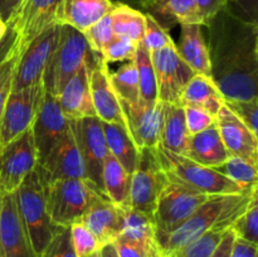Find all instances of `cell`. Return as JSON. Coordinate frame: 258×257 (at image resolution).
<instances>
[{"mask_svg":"<svg viewBox=\"0 0 258 257\" xmlns=\"http://www.w3.org/2000/svg\"><path fill=\"white\" fill-rule=\"evenodd\" d=\"M140 5L155 19L159 17L180 25H203L196 0H141Z\"/></svg>","mask_w":258,"mask_h":257,"instance_id":"cell-28","label":"cell"},{"mask_svg":"<svg viewBox=\"0 0 258 257\" xmlns=\"http://www.w3.org/2000/svg\"><path fill=\"white\" fill-rule=\"evenodd\" d=\"M136 43L133 40L123 37H113V39L103 48L101 57L106 63L108 62H128L133 60L135 57L136 49H138Z\"/></svg>","mask_w":258,"mask_h":257,"instance_id":"cell-42","label":"cell"},{"mask_svg":"<svg viewBox=\"0 0 258 257\" xmlns=\"http://www.w3.org/2000/svg\"><path fill=\"white\" fill-rule=\"evenodd\" d=\"M158 83V97L163 103H178L184 88L196 75L176 50L175 43L150 52Z\"/></svg>","mask_w":258,"mask_h":257,"instance_id":"cell-11","label":"cell"},{"mask_svg":"<svg viewBox=\"0 0 258 257\" xmlns=\"http://www.w3.org/2000/svg\"><path fill=\"white\" fill-rule=\"evenodd\" d=\"M206 27L211 78L224 101L257 98L258 25L239 19L226 7Z\"/></svg>","mask_w":258,"mask_h":257,"instance_id":"cell-1","label":"cell"},{"mask_svg":"<svg viewBox=\"0 0 258 257\" xmlns=\"http://www.w3.org/2000/svg\"><path fill=\"white\" fill-rule=\"evenodd\" d=\"M3 25H5V23H4V22H3V20H2V19H0V27H3Z\"/></svg>","mask_w":258,"mask_h":257,"instance_id":"cell-56","label":"cell"},{"mask_svg":"<svg viewBox=\"0 0 258 257\" xmlns=\"http://www.w3.org/2000/svg\"><path fill=\"white\" fill-rule=\"evenodd\" d=\"M179 103L183 107L188 106L206 111L216 118L224 105V98L211 77L196 73L184 88Z\"/></svg>","mask_w":258,"mask_h":257,"instance_id":"cell-26","label":"cell"},{"mask_svg":"<svg viewBox=\"0 0 258 257\" xmlns=\"http://www.w3.org/2000/svg\"><path fill=\"white\" fill-rule=\"evenodd\" d=\"M118 237L145 242V243H154L155 238H154L153 219L134 209L126 208L125 226Z\"/></svg>","mask_w":258,"mask_h":257,"instance_id":"cell-35","label":"cell"},{"mask_svg":"<svg viewBox=\"0 0 258 257\" xmlns=\"http://www.w3.org/2000/svg\"><path fill=\"white\" fill-rule=\"evenodd\" d=\"M113 5L115 3L111 0H60L57 8V23L85 32L110 14Z\"/></svg>","mask_w":258,"mask_h":257,"instance_id":"cell-23","label":"cell"},{"mask_svg":"<svg viewBox=\"0 0 258 257\" xmlns=\"http://www.w3.org/2000/svg\"><path fill=\"white\" fill-rule=\"evenodd\" d=\"M0 247L4 257H35L18 213L14 193H0Z\"/></svg>","mask_w":258,"mask_h":257,"instance_id":"cell-19","label":"cell"},{"mask_svg":"<svg viewBox=\"0 0 258 257\" xmlns=\"http://www.w3.org/2000/svg\"><path fill=\"white\" fill-rule=\"evenodd\" d=\"M155 151L168 178L175 179L201 193L207 196L247 193V190L214 168L201 165L186 156L171 153L160 145L156 146Z\"/></svg>","mask_w":258,"mask_h":257,"instance_id":"cell-6","label":"cell"},{"mask_svg":"<svg viewBox=\"0 0 258 257\" xmlns=\"http://www.w3.org/2000/svg\"><path fill=\"white\" fill-rule=\"evenodd\" d=\"M97 254H98V252L97 253H93V254H91V256H87V257H97Z\"/></svg>","mask_w":258,"mask_h":257,"instance_id":"cell-55","label":"cell"},{"mask_svg":"<svg viewBox=\"0 0 258 257\" xmlns=\"http://www.w3.org/2000/svg\"><path fill=\"white\" fill-rule=\"evenodd\" d=\"M214 169L238 184L244 190L249 191L257 188V166L243 159L231 156L222 165Z\"/></svg>","mask_w":258,"mask_h":257,"instance_id":"cell-34","label":"cell"},{"mask_svg":"<svg viewBox=\"0 0 258 257\" xmlns=\"http://www.w3.org/2000/svg\"><path fill=\"white\" fill-rule=\"evenodd\" d=\"M138 3H139V4H140V3H141V0H138Z\"/></svg>","mask_w":258,"mask_h":257,"instance_id":"cell-59","label":"cell"},{"mask_svg":"<svg viewBox=\"0 0 258 257\" xmlns=\"http://www.w3.org/2000/svg\"><path fill=\"white\" fill-rule=\"evenodd\" d=\"M97 257H100V251H98V254H97Z\"/></svg>","mask_w":258,"mask_h":257,"instance_id":"cell-58","label":"cell"},{"mask_svg":"<svg viewBox=\"0 0 258 257\" xmlns=\"http://www.w3.org/2000/svg\"><path fill=\"white\" fill-rule=\"evenodd\" d=\"M5 25L7 27H5L2 38H0V66L9 57L10 53L14 50L15 45H17V34H15V30L13 29L10 23H7Z\"/></svg>","mask_w":258,"mask_h":257,"instance_id":"cell-49","label":"cell"},{"mask_svg":"<svg viewBox=\"0 0 258 257\" xmlns=\"http://www.w3.org/2000/svg\"><path fill=\"white\" fill-rule=\"evenodd\" d=\"M149 257H160V253H159V249H158V247H156V244L153 247V249H151Z\"/></svg>","mask_w":258,"mask_h":257,"instance_id":"cell-54","label":"cell"},{"mask_svg":"<svg viewBox=\"0 0 258 257\" xmlns=\"http://www.w3.org/2000/svg\"><path fill=\"white\" fill-rule=\"evenodd\" d=\"M42 95V82L10 91L0 120V148L30 128Z\"/></svg>","mask_w":258,"mask_h":257,"instance_id":"cell-13","label":"cell"},{"mask_svg":"<svg viewBox=\"0 0 258 257\" xmlns=\"http://www.w3.org/2000/svg\"><path fill=\"white\" fill-rule=\"evenodd\" d=\"M184 112H185L186 127H188V131L190 135L201 133V131L206 130V128H208L209 126H212L216 122V118L213 116L207 113L206 111L199 110V108L185 106L184 107Z\"/></svg>","mask_w":258,"mask_h":257,"instance_id":"cell-46","label":"cell"},{"mask_svg":"<svg viewBox=\"0 0 258 257\" xmlns=\"http://www.w3.org/2000/svg\"><path fill=\"white\" fill-rule=\"evenodd\" d=\"M229 0H196L203 25L227 7Z\"/></svg>","mask_w":258,"mask_h":257,"instance_id":"cell-48","label":"cell"},{"mask_svg":"<svg viewBox=\"0 0 258 257\" xmlns=\"http://www.w3.org/2000/svg\"><path fill=\"white\" fill-rule=\"evenodd\" d=\"M208 198L207 194L169 178L153 214L154 238L175 231Z\"/></svg>","mask_w":258,"mask_h":257,"instance_id":"cell-7","label":"cell"},{"mask_svg":"<svg viewBox=\"0 0 258 257\" xmlns=\"http://www.w3.org/2000/svg\"><path fill=\"white\" fill-rule=\"evenodd\" d=\"M103 135L107 143L108 151L121 164L128 174H133L139 160V149L136 148L127 128L117 123L101 121Z\"/></svg>","mask_w":258,"mask_h":257,"instance_id":"cell-29","label":"cell"},{"mask_svg":"<svg viewBox=\"0 0 258 257\" xmlns=\"http://www.w3.org/2000/svg\"><path fill=\"white\" fill-rule=\"evenodd\" d=\"M227 8L239 19L258 25V0H229Z\"/></svg>","mask_w":258,"mask_h":257,"instance_id":"cell-47","label":"cell"},{"mask_svg":"<svg viewBox=\"0 0 258 257\" xmlns=\"http://www.w3.org/2000/svg\"><path fill=\"white\" fill-rule=\"evenodd\" d=\"M30 128L37 150V164L44 160L49 151L70 130V120L63 113L57 97L44 88Z\"/></svg>","mask_w":258,"mask_h":257,"instance_id":"cell-14","label":"cell"},{"mask_svg":"<svg viewBox=\"0 0 258 257\" xmlns=\"http://www.w3.org/2000/svg\"><path fill=\"white\" fill-rule=\"evenodd\" d=\"M111 14L113 34L123 37L139 44L145 33V14L123 3L113 5Z\"/></svg>","mask_w":258,"mask_h":257,"instance_id":"cell-31","label":"cell"},{"mask_svg":"<svg viewBox=\"0 0 258 257\" xmlns=\"http://www.w3.org/2000/svg\"><path fill=\"white\" fill-rule=\"evenodd\" d=\"M70 127L85 166L86 178L103 191L102 169L108 155L107 143L97 116L70 120Z\"/></svg>","mask_w":258,"mask_h":257,"instance_id":"cell-9","label":"cell"},{"mask_svg":"<svg viewBox=\"0 0 258 257\" xmlns=\"http://www.w3.org/2000/svg\"><path fill=\"white\" fill-rule=\"evenodd\" d=\"M22 0H0V19L7 24Z\"/></svg>","mask_w":258,"mask_h":257,"instance_id":"cell-52","label":"cell"},{"mask_svg":"<svg viewBox=\"0 0 258 257\" xmlns=\"http://www.w3.org/2000/svg\"><path fill=\"white\" fill-rule=\"evenodd\" d=\"M133 60L135 62L136 70H138L140 100L146 103L159 102L155 70H154L150 52L144 47L143 43H139Z\"/></svg>","mask_w":258,"mask_h":257,"instance_id":"cell-32","label":"cell"},{"mask_svg":"<svg viewBox=\"0 0 258 257\" xmlns=\"http://www.w3.org/2000/svg\"><path fill=\"white\" fill-rule=\"evenodd\" d=\"M0 257H4V254H3V251H2V247H0Z\"/></svg>","mask_w":258,"mask_h":257,"instance_id":"cell-57","label":"cell"},{"mask_svg":"<svg viewBox=\"0 0 258 257\" xmlns=\"http://www.w3.org/2000/svg\"><path fill=\"white\" fill-rule=\"evenodd\" d=\"M59 30L60 24L58 23L50 25L19 54L13 75L12 90H22L42 82L43 72L57 47Z\"/></svg>","mask_w":258,"mask_h":257,"instance_id":"cell-12","label":"cell"},{"mask_svg":"<svg viewBox=\"0 0 258 257\" xmlns=\"http://www.w3.org/2000/svg\"><path fill=\"white\" fill-rule=\"evenodd\" d=\"M203 25L181 24L180 40L175 44L179 55L197 73L211 77V62Z\"/></svg>","mask_w":258,"mask_h":257,"instance_id":"cell-25","label":"cell"},{"mask_svg":"<svg viewBox=\"0 0 258 257\" xmlns=\"http://www.w3.org/2000/svg\"><path fill=\"white\" fill-rule=\"evenodd\" d=\"M103 193L111 202L122 208H130L128 197H130L131 174H128L115 159V156H106L102 169Z\"/></svg>","mask_w":258,"mask_h":257,"instance_id":"cell-30","label":"cell"},{"mask_svg":"<svg viewBox=\"0 0 258 257\" xmlns=\"http://www.w3.org/2000/svg\"><path fill=\"white\" fill-rule=\"evenodd\" d=\"M224 106L243 121L249 130L258 133V97L247 101H224Z\"/></svg>","mask_w":258,"mask_h":257,"instance_id":"cell-43","label":"cell"},{"mask_svg":"<svg viewBox=\"0 0 258 257\" xmlns=\"http://www.w3.org/2000/svg\"><path fill=\"white\" fill-rule=\"evenodd\" d=\"M229 228L237 238L244 239L249 243L258 244V197L252 198L246 211L232 223Z\"/></svg>","mask_w":258,"mask_h":257,"instance_id":"cell-37","label":"cell"},{"mask_svg":"<svg viewBox=\"0 0 258 257\" xmlns=\"http://www.w3.org/2000/svg\"><path fill=\"white\" fill-rule=\"evenodd\" d=\"M85 35L86 40H87L88 45L91 49L95 53L101 55L103 48L113 39L115 34H113L112 29V20H111V14L105 15L102 19L98 20L93 25H91L88 29L82 32Z\"/></svg>","mask_w":258,"mask_h":257,"instance_id":"cell-38","label":"cell"},{"mask_svg":"<svg viewBox=\"0 0 258 257\" xmlns=\"http://www.w3.org/2000/svg\"><path fill=\"white\" fill-rule=\"evenodd\" d=\"M110 82L120 100L128 103H135L140 100L139 76L134 60H128L116 72L110 73Z\"/></svg>","mask_w":258,"mask_h":257,"instance_id":"cell-33","label":"cell"},{"mask_svg":"<svg viewBox=\"0 0 258 257\" xmlns=\"http://www.w3.org/2000/svg\"><path fill=\"white\" fill-rule=\"evenodd\" d=\"M234 238H236V234L233 233V231L231 228L227 229L211 257H229Z\"/></svg>","mask_w":258,"mask_h":257,"instance_id":"cell-51","label":"cell"},{"mask_svg":"<svg viewBox=\"0 0 258 257\" xmlns=\"http://www.w3.org/2000/svg\"><path fill=\"white\" fill-rule=\"evenodd\" d=\"M168 183L169 178L161 168L155 148L140 149L138 165L131 174L130 208L153 219L159 197Z\"/></svg>","mask_w":258,"mask_h":257,"instance_id":"cell-8","label":"cell"},{"mask_svg":"<svg viewBox=\"0 0 258 257\" xmlns=\"http://www.w3.org/2000/svg\"><path fill=\"white\" fill-rule=\"evenodd\" d=\"M18 57H19V53H18L17 45H15L14 50L0 66V120H2L7 98L12 91L13 75H14V68L17 65Z\"/></svg>","mask_w":258,"mask_h":257,"instance_id":"cell-44","label":"cell"},{"mask_svg":"<svg viewBox=\"0 0 258 257\" xmlns=\"http://www.w3.org/2000/svg\"><path fill=\"white\" fill-rule=\"evenodd\" d=\"M71 239L77 257H87L100 251L101 246L90 229L81 221L71 224Z\"/></svg>","mask_w":258,"mask_h":257,"instance_id":"cell-40","label":"cell"},{"mask_svg":"<svg viewBox=\"0 0 258 257\" xmlns=\"http://www.w3.org/2000/svg\"><path fill=\"white\" fill-rule=\"evenodd\" d=\"M258 244L249 243L241 238H234L229 257H257Z\"/></svg>","mask_w":258,"mask_h":257,"instance_id":"cell-50","label":"cell"},{"mask_svg":"<svg viewBox=\"0 0 258 257\" xmlns=\"http://www.w3.org/2000/svg\"><path fill=\"white\" fill-rule=\"evenodd\" d=\"M101 58L88 45L82 32L60 24L59 39L43 72V88L57 96L68 80L85 65H96Z\"/></svg>","mask_w":258,"mask_h":257,"instance_id":"cell-3","label":"cell"},{"mask_svg":"<svg viewBox=\"0 0 258 257\" xmlns=\"http://www.w3.org/2000/svg\"><path fill=\"white\" fill-rule=\"evenodd\" d=\"M257 189L247 193L209 196L175 231L165 236L155 237V244L160 256H165L186 246L209 231H227L246 211L252 198L257 194Z\"/></svg>","mask_w":258,"mask_h":257,"instance_id":"cell-2","label":"cell"},{"mask_svg":"<svg viewBox=\"0 0 258 257\" xmlns=\"http://www.w3.org/2000/svg\"><path fill=\"white\" fill-rule=\"evenodd\" d=\"M43 186L49 218L55 226L81 221L90 207L106 194L87 178L59 179Z\"/></svg>","mask_w":258,"mask_h":257,"instance_id":"cell-4","label":"cell"},{"mask_svg":"<svg viewBox=\"0 0 258 257\" xmlns=\"http://www.w3.org/2000/svg\"><path fill=\"white\" fill-rule=\"evenodd\" d=\"M126 208L111 202L107 197L98 198L90 207L81 222L95 236L100 246L112 243L125 226Z\"/></svg>","mask_w":258,"mask_h":257,"instance_id":"cell-21","label":"cell"},{"mask_svg":"<svg viewBox=\"0 0 258 257\" xmlns=\"http://www.w3.org/2000/svg\"><path fill=\"white\" fill-rule=\"evenodd\" d=\"M60 0H22L12 15L10 23L17 34L18 53L57 23V8Z\"/></svg>","mask_w":258,"mask_h":257,"instance_id":"cell-15","label":"cell"},{"mask_svg":"<svg viewBox=\"0 0 258 257\" xmlns=\"http://www.w3.org/2000/svg\"><path fill=\"white\" fill-rule=\"evenodd\" d=\"M100 257H118L113 243H107L100 248Z\"/></svg>","mask_w":258,"mask_h":257,"instance_id":"cell-53","label":"cell"},{"mask_svg":"<svg viewBox=\"0 0 258 257\" xmlns=\"http://www.w3.org/2000/svg\"><path fill=\"white\" fill-rule=\"evenodd\" d=\"M35 257H77L71 239V227L57 226L49 243Z\"/></svg>","mask_w":258,"mask_h":257,"instance_id":"cell-39","label":"cell"},{"mask_svg":"<svg viewBox=\"0 0 258 257\" xmlns=\"http://www.w3.org/2000/svg\"><path fill=\"white\" fill-rule=\"evenodd\" d=\"M37 166L32 128L0 148V193H14Z\"/></svg>","mask_w":258,"mask_h":257,"instance_id":"cell-10","label":"cell"},{"mask_svg":"<svg viewBox=\"0 0 258 257\" xmlns=\"http://www.w3.org/2000/svg\"><path fill=\"white\" fill-rule=\"evenodd\" d=\"M90 90L96 116L103 122L117 123L126 127L120 100L111 85L110 71L102 57L90 71Z\"/></svg>","mask_w":258,"mask_h":257,"instance_id":"cell-20","label":"cell"},{"mask_svg":"<svg viewBox=\"0 0 258 257\" xmlns=\"http://www.w3.org/2000/svg\"><path fill=\"white\" fill-rule=\"evenodd\" d=\"M144 47L149 52L159 50L161 48H165L168 45L173 44V39L168 34L163 25L158 22L154 17L146 13L145 14V33H144L143 42Z\"/></svg>","mask_w":258,"mask_h":257,"instance_id":"cell-41","label":"cell"},{"mask_svg":"<svg viewBox=\"0 0 258 257\" xmlns=\"http://www.w3.org/2000/svg\"><path fill=\"white\" fill-rule=\"evenodd\" d=\"M224 232L226 231H218V229L209 231L186 246L160 257H211Z\"/></svg>","mask_w":258,"mask_h":257,"instance_id":"cell-36","label":"cell"},{"mask_svg":"<svg viewBox=\"0 0 258 257\" xmlns=\"http://www.w3.org/2000/svg\"><path fill=\"white\" fill-rule=\"evenodd\" d=\"M15 203L22 223L29 238L34 256H38L49 243L57 226L50 221L45 206L43 186L34 170L25 176L14 191Z\"/></svg>","mask_w":258,"mask_h":257,"instance_id":"cell-5","label":"cell"},{"mask_svg":"<svg viewBox=\"0 0 258 257\" xmlns=\"http://www.w3.org/2000/svg\"><path fill=\"white\" fill-rule=\"evenodd\" d=\"M189 139L190 134L186 127L183 106L178 103H163V127L159 145L171 153L184 155Z\"/></svg>","mask_w":258,"mask_h":257,"instance_id":"cell-27","label":"cell"},{"mask_svg":"<svg viewBox=\"0 0 258 257\" xmlns=\"http://www.w3.org/2000/svg\"><path fill=\"white\" fill-rule=\"evenodd\" d=\"M0 38H2V37H0Z\"/></svg>","mask_w":258,"mask_h":257,"instance_id":"cell-60","label":"cell"},{"mask_svg":"<svg viewBox=\"0 0 258 257\" xmlns=\"http://www.w3.org/2000/svg\"><path fill=\"white\" fill-rule=\"evenodd\" d=\"M219 135L231 156L258 165V138L228 107L222 106L216 117Z\"/></svg>","mask_w":258,"mask_h":257,"instance_id":"cell-18","label":"cell"},{"mask_svg":"<svg viewBox=\"0 0 258 257\" xmlns=\"http://www.w3.org/2000/svg\"><path fill=\"white\" fill-rule=\"evenodd\" d=\"M120 100V98H118ZM126 127L136 148H156L160 144L163 127V103H146L139 100L128 103L120 100Z\"/></svg>","mask_w":258,"mask_h":257,"instance_id":"cell-16","label":"cell"},{"mask_svg":"<svg viewBox=\"0 0 258 257\" xmlns=\"http://www.w3.org/2000/svg\"><path fill=\"white\" fill-rule=\"evenodd\" d=\"M93 66H82L55 96L68 120H80L96 116L90 90V71Z\"/></svg>","mask_w":258,"mask_h":257,"instance_id":"cell-22","label":"cell"},{"mask_svg":"<svg viewBox=\"0 0 258 257\" xmlns=\"http://www.w3.org/2000/svg\"><path fill=\"white\" fill-rule=\"evenodd\" d=\"M112 243L118 257H149L151 249L155 246V242L145 243V242L133 241L123 237H117Z\"/></svg>","mask_w":258,"mask_h":257,"instance_id":"cell-45","label":"cell"},{"mask_svg":"<svg viewBox=\"0 0 258 257\" xmlns=\"http://www.w3.org/2000/svg\"><path fill=\"white\" fill-rule=\"evenodd\" d=\"M184 156L209 168H217L231 158L216 122L206 130L190 135Z\"/></svg>","mask_w":258,"mask_h":257,"instance_id":"cell-24","label":"cell"},{"mask_svg":"<svg viewBox=\"0 0 258 257\" xmlns=\"http://www.w3.org/2000/svg\"><path fill=\"white\" fill-rule=\"evenodd\" d=\"M42 185L59 179L86 178L85 166L72 131H67L44 160L35 166Z\"/></svg>","mask_w":258,"mask_h":257,"instance_id":"cell-17","label":"cell"}]
</instances>
